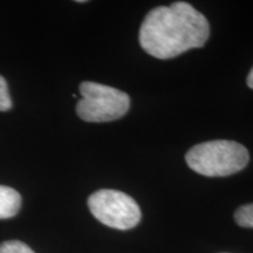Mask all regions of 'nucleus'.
Instances as JSON below:
<instances>
[{"instance_id":"39448f33","label":"nucleus","mask_w":253,"mask_h":253,"mask_svg":"<svg viewBox=\"0 0 253 253\" xmlns=\"http://www.w3.org/2000/svg\"><path fill=\"white\" fill-rule=\"evenodd\" d=\"M21 207V196L17 190L0 185V219L14 217Z\"/></svg>"},{"instance_id":"7ed1b4c3","label":"nucleus","mask_w":253,"mask_h":253,"mask_svg":"<svg viewBox=\"0 0 253 253\" xmlns=\"http://www.w3.org/2000/svg\"><path fill=\"white\" fill-rule=\"evenodd\" d=\"M82 99L77 104L79 118L86 122H109L125 116L130 107V99L116 88L84 81L80 84Z\"/></svg>"},{"instance_id":"6e6552de","label":"nucleus","mask_w":253,"mask_h":253,"mask_svg":"<svg viewBox=\"0 0 253 253\" xmlns=\"http://www.w3.org/2000/svg\"><path fill=\"white\" fill-rule=\"evenodd\" d=\"M12 107L11 96L8 93L7 82L0 75V112H6Z\"/></svg>"},{"instance_id":"0eeeda50","label":"nucleus","mask_w":253,"mask_h":253,"mask_svg":"<svg viewBox=\"0 0 253 253\" xmlns=\"http://www.w3.org/2000/svg\"><path fill=\"white\" fill-rule=\"evenodd\" d=\"M0 253H36L30 246L19 240H7L0 244Z\"/></svg>"},{"instance_id":"f03ea898","label":"nucleus","mask_w":253,"mask_h":253,"mask_svg":"<svg viewBox=\"0 0 253 253\" xmlns=\"http://www.w3.org/2000/svg\"><path fill=\"white\" fill-rule=\"evenodd\" d=\"M190 169L208 177H225L242 171L249 164V150L229 140H214L196 144L185 155Z\"/></svg>"},{"instance_id":"1a4fd4ad","label":"nucleus","mask_w":253,"mask_h":253,"mask_svg":"<svg viewBox=\"0 0 253 253\" xmlns=\"http://www.w3.org/2000/svg\"><path fill=\"white\" fill-rule=\"evenodd\" d=\"M246 84H248V86L253 89V68L251 69V72L249 73L248 75V79H246Z\"/></svg>"},{"instance_id":"20e7f679","label":"nucleus","mask_w":253,"mask_h":253,"mask_svg":"<svg viewBox=\"0 0 253 253\" xmlns=\"http://www.w3.org/2000/svg\"><path fill=\"white\" fill-rule=\"evenodd\" d=\"M88 208L97 220L116 230H130L141 220V209L135 199L118 190L94 192L88 198Z\"/></svg>"},{"instance_id":"423d86ee","label":"nucleus","mask_w":253,"mask_h":253,"mask_svg":"<svg viewBox=\"0 0 253 253\" xmlns=\"http://www.w3.org/2000/svg\"><path fill=\"white\" fill-rule=\"evenodd\" d=\"M235 220L239 226L253 229V204H246L237 209Z\"/></svg>"},{"instance_id":"f257e3e1","label":"nucleus","mask_w":253,"mask_h":253,"mask_svg":"<svg viewBox=\"0 0 253 253\" xmlns=\"http://www.w3.org/2000/svg\"><path fill=\"white\" fill-rule=\"evenodd\" d=\"M209 37L208 19L189 2L176 1L151 9L141 25L138 39L144 52L167 60L201 48Z\"/></svg>"}]
</instances>
